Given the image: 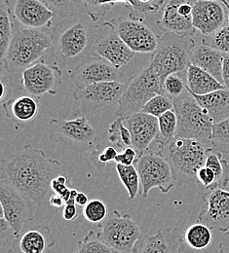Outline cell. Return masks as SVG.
Returning a JSON list of instances; mask_svg holds the SVG:
<instances>
[{"mask_svg": "<svg viewBox=\"0 0 229 253\" xmlns=\"http://www.w3.org/2000/svg\"><path fill=\"white\" fill-rule=\"evenodd\" d=\"M186 72L171 74L164 80L162 85V94L169 96L174 101L186 95L187 84H186Z\"/></svg>", "mask_w": 229, "mask_h": 253, "instance_id": "35", "label": "cell"}, {"mask_svg": "<svg viewBox=\"0 0 229 253\" xmlns=\"http://www.w3.org/2000/svg\"><path fill=\"white\" fill-rule=\"evenodd\" d=\"M13 37V22L8 2L0 0V63L7 55Z\"/></svg>", "mask_w": 229, "mask_h": 253, "instance_id": "29", "label": "cell"}, {"mask_svg": "<svg viewBox=\"0 0 229 253\" xmlns=\"http://www.w3.org/2000/svg\"><path fill=\"white\" fill-rule=\"evenodd\" d=\"M203 201L206 209L199 214L198 222L212 230L229 232V191L223 188L209 190Z\"/></svg>", "mask_w": 229, "mask_h": 253, "instance_id": "18", "label": "cell"}, {"mask_svg": "<svg viewBox=\"0 0 229 253\" xmlns=\"http://www.w3.org/2000/svg\"><path fill=\"white\" fill-rule=\"evenodd\" d=\"M219 248H220V253H229V232L224 234Z\"/></svg>", "mask_w": 229, "mask_h": 253, "instance_id": "51", "label": "cell"}, {"mask_svg": "<svg viewBox=\"0 0 229 253\" xmlns=\"http://www.w3.org/2000/svg\"><path fill=\"white\" fill-rule=\"evenodd\" d=\"M223 80L224 85L229 90V54H225L224 68H223Z\"/></svg>", "mask_w": 229, "mask_h": 253, "instance_id": "49", "label": "cell"}, {"mask_svg": "<svg viewBox=\"0 0 229 253\" xmlns=\"http://www.w3.org/2000/svg\"><path fill=\"white\" fill-rule=\"evenodd\" d=\"M116 171L120 181L129 195L130 201L136 199L139 195V192L141 194L140 178L135 165L128 167L116 165Z\"/></svg>", "mask_w": 229, "mask_h": 253, "instance_id": "31", "label": "cell"}, {"mask_svg": "<svg viewBox=\"0 0 229 253\" xmlns=\"http://www.w3.org/2000/svg\"><path fill=\"white\" fill-rule=\"evenodd\" d=\"M137 159V154L135 151L133 147H126L124 150L120 151L115 159L114 163L116 165H121V166H134Z\"/></svg>", "mask_w": 229, "mask_h": 253, "instance_id": "46", "label": "cell"}, {"mask_svg": "<svg viewBox=\"0 0 229 253\" xmlns=\"http://www.w3.org/2000/svg\"><path fill=\"white\" fill-rule=\"evenodd\" d=\"M70 79L76 89H81L98 83L122 82L124 74L111 63L92 56L70 72Z\"/></svg>", "mask_w": 229, "mask_h": 253, "instance_id": "17", "label": "cell"}, {"mask_svg": "<svg viewBox=\"0 0 229 253\" xmlns=\"http://www.w3.org/2000/svg\"><path fill=\"white\" fill-rule=\"evenodd\" d=\"M75 253H118L107 244H105L94 230H90L88 234L77 243V251Z\"/></svg>", "mask_w": 229, "mask_h": 253, "instance_id": "36", "label": "cell"}, {"mask_svg": "<svg viewBox=\"0 0 229 253\" xmlns=\"http://www.w3.org/2000/svg\"><path fill=\"white\" fill-rule=\"evenodd\" d=\"M49 205L56 209H64L66 204L65 200L61 196L54 194L49 201Z\"/></svg>", "mask_w": 229, "mask_h": 253, "instance_id": "50", "label": "cell"}, {"mask_svg": "<svg viewBox=\"0 0 229 253\" xmlns=\"http://www.w3.org/2000/svg\"><path fill=\"white\" fill-rule=\"evenodd\" d=\"M55 246L56 242L48 225L25 226L14 238L9 251L12 253H52Z\"/></svg>", "mask_w": 229, "mask_h": 253, "instance_id": "20", "label": "cell"}, {"mask_svg": "<svg viewBox=\"0 0 229 253\" xmlns=\"http://www.w3.org/2000/svg\"><path fill=\"white\" fill-rule=\"evenodd\" d=\"M159 133L155 139L159 145L171 141L177 136L178 129V118L175 110H170L158 118Z\"/></svg>", "mask_w": 229, "mask_h": 253, "instance_id": "37", "label": "cell"}, {"mask_svg": "<svg viewBox=\"0 0 229 253\" xmlns=\"http://www.w3.org/2000/svg\"><path fill=\"white\" fill-rule=\"evenodd\" d=\"M179 4L180 0H171L166 3L161 19L157 22V27L164 33L194 34L192 17L182 16L178 11Z\"/></svg>", "mask_w": 229, "mask_h": 253, "instance_id": "24", "label": "cell"}, {"mask_svg": "<svg viewBox=\"0 0 229 253\" xmlns=\"http://www.w3.org/2000/svg\"><path fill=\"white\" fill-rule=\"evenodd\" d=\"M64 72L57 63L48 64L44 58L22 72L21 86L37 100L43 95H56L63 84Z\"/></svg>", "mask_w": 229, "mask_h": 253, "instance_id": "13", "label": "cell"}, {"mask_svg": "<svg viewBox=\"0 0 229 253\" xmlns=\"http://www.w3.org/2000/svg\"><path fill=\"white\" fill-rule=\"evenodd\" d=\"M124 124L131 133L132 147L138 158L147 151L150 143L158 136V118L138 112L125 118Z\"/></svg>", "mask_w": 229, "mask_h": 253, "instance_id": "22", "label": "cell"}, {"mask_svg": "<svg viewBox=\"0 0 229 253\" xmlns=\"http://www.w3.org/2000/svg\"><path fill=\"white\" fill-rule=\"evenodd\" d=\"M164 0H148V1H125V6L138 14H155L163 11L166 5Z\"/></svg>", "mask_w": 229, "mask_h": 253, "instance_id": "43", "label": "cell"}, {"mask_svg": "<svg viewBox=\"0 0 229 253\" xmlns=\"http://www.w3.org/2000/svg\"><path fill=\"white\" fill-rule=\"evenodd\" d=\"M98 227L99 238L118 253H132L135 245L143 237L132 215L121 214L117 211H113Z\"/></svg>", "mask_w": 229, "mask_h": 253, "instance_id": "10", "label": "cell"}, {"mask_svg": "<svg viewBox=\"0 0 229 253\" xmlns=\"http://www.w3.org/2000/svg\"><path fill=\"white\" fill-rule=\"evenodd\" d=\"M78 216L76 205H66L63 209V217L66 221H74Z\"/></svg>", "mask_w": 229, "mask_h": 253, "instance_id": "47", "label": "cell"}, {"mask_svg": "<svg viewBox=\"0 0 229 253\" xmlns=\"http://www.w3.org/2000/svg\"><path fill=\"white\" fill-rule=\"evenodd\" d=\"M109 22L134 53L153 54L156 51L159 37L141 17L131 13L128 18L120 17Z\"/></svg>", "mask_w": 229, "mask_h": 253, "instance_id": "14", "label": "cell"}, {"mask_svg": "<svg viewBox=\"0 0 229 253\" xmlns=\"http://www.w3.org/2000/svg\"><path fill=\"white\" fill-rule=\"evenodd\" d=\"M187 92L197 95L211 94L226 89L225 85L219 82L214 76L196 65L190 64L186 72Z\"/></svg>", "mask_w": 229, "mask_h": 253, "instance_id": "27", "label": "cell"}, {"mask_svg": "<svg viewBox=\"0 0 229 253\" xmlns=\"http://www.w3.org/2000/svg\"><path fill=\"white\" fill-rule=\"evenodd\" d=\"M124 120L125 118H117L108 128V141L120 151L132 147L131 133L125 126Z\"/></svg>", "mask_w": 229, "mask_h": 253, "instance_id": "34", "label": "cell"}, {"mask_svg": "<svg viewBox=\"0 0 229 253\" xmlns=\"http://www.w3.org/2000/svg\"><path fill=\"white\" fill-rule=\"evenodd\" d=\"M207 150L197 140L176 136L159 145L158 152L168 161L177 184L183 185L196 179L197 171L205 166Z\"/></svg>", "mask_w": 229, "mask_h": 253, "instance_id": "4", "label": "cell"}, {"mask_svg": "<svg viewBox=\"0 0 229 253\" xmlns=\"http://www.w3.org/2000/svg\"><path fill=\"white\" fill-rule=\"evenodd\" d=\"M127 82H104L75 89L73 98L78 106L73 112V117L80 118L95 114L118 102L125 92Z\"/></svg>", "mask_w": 229, "mask_h": 253, "instance_id": "9", "label": "cell"}, {"mask_svg": "<svg viewBox=\"0 0 229 253\" xmlns=\"http://www.w3.org/2000/svg\"><path fill=\"white\" fill-rule=\"evenodd\" d=\"M119 4L125 5V1H107V2L95 1V0L83 1L84 11L94 23H96L100 18L106 15L113 6L119 5Z\"/></svg>", "mask_w": 229, "mask_h": 253, "instance_id": "41", "label": "cell"}, {"mask_svg": "<svg viewBox=\"0 0 229 253\" xmlns=\"http://www.w3.org/2000/svg\"><path fill=\"white\" fill-rule=\"evenodd\" d=\"M62 163L50 158L40 148L27 144L1 161V178L38 206L49 205L54 192L51 183L60 175Z\"/></svg>", "mask_w": 229, "mask_h": 253, "instance_id": "1", "label": "cell"}, {"mask_svg": "<svg viewBox=\"0 0 229 253\" xmlns=\"http://www.w3.org/2000/svg\"><path fill=\"white\" fill-rule=\"evenodd\" d=\"M135 167L139 174L143 198L148 196L151 189L158 188L167 194L177 185L168 161L158 151L147 150L137 159Z\"/></svg>", "mask_w": 229, "mask_h": 253, "instance_id": "11", "label": "cell"}, {"mask_svg": "<svg viewBox=\"0 0 229 253\" xmlns=\"http://www.w3.org/2000/svg\"><path fill=\"white\" fill-rule=\"evenodd\" d=\"M0 219L9 223L16 238L25 225L33 221L37 206L16 189L7 179L0 178Z\"/></svg>", "mask_w": 229, "mask_h": 253, "instance_id": "12", "label": "cell"}, {"mask_svg": "<svg viewBox=\"0 0 229 253\" xmlns=\"http://www.w3.org/2000/svg\"><path fill=\"white\" fill-rule=\"evenodd\" d=\"M98 26L85 13L59 22L53 29L52 53L56 63L69 71L74 70L93 55Z\"/></svg>", "mask_w": 229, "mask_h": 253, "instance_id": "2", "label": "cell"}, {"mask_svg": "<svg viewBox=\"0 0 229 253\" xmlns=\"http://www.w3.org/2000/svg\"><path fill=\"white\" fill-rule=\"evenodd\" d=\"M174 110L178 118L177 136L194 139L212 148L214 122L197 103L195 98L187 93L174 101Z\"/></svg>", "mask_w": 229, "mask_h": 253, "instance_id": "7", "label": "cell"}, {"mask_svg": "<svg viewBox=\"0 0 229 253\" xmlns=\"http://www.w3.org/2000/svg\"><path fill=\"white\" fill-rule=\"evenodd\" d=\"M2 104L6 117L14 123L18 130L19 126L23 128L26 124L35 119L39 111L38 100L31 95L12 97Z\"/></svg>", "mask_w": 229, "mask_h": 253, "instance_id": "23", "label": "cell"}, {"mask_svg": "<svg viewBox=\"0 0 229 253\" xmlns=\"http://www.w3.org/2000/svg\"><path fill=\"white\" fill-rule=\"evenodd\" d=\"M13 22V37L1 67L14 74L43 59L44 53L53 47V30H32Z\"/></svg>", "mask_w": 229, "mask_h": 253, "instance_id": "3", "label": "cell"}, {"mask_svg": "<svg viewBox=\"0 0 229 253\" xmlns=\"http://www.w3.org/2000/svg\"><path fill=\"white\" fill-rule=\"evenodd\" d=\"M52 141L75 152H87L94 148L97 131L86 117L72 120L51 118L48 125Z\"/></svg>", "mask_w": 229, "mask_h": 253, "instance_id": "8", "label": "cell"}, {"mask_svg": "<svg viewBox=\"0 0 229 253\" xmlns=\"http://www.w3.org/2000/svg\"><path fill=\"white\" fill-rule=\"evenodd\" d=\"M89 201L90 200H89L87 194H85L83 192H78V194L76 196V199H75V205L84 208L89 203Z\"/></svg>", "mask_w": 229, "mask_h": 253, "instance_id": "52", "label": "cell"}, {"mask_svg": "<svg viewBox=\"0 0 229 253\" xmlns=\"http://www.w3.org/2000/svg\"><path fill=\"white\" fill-rule=\"evenodd\" d=\"M194 34L164 33L159 37L158 47L151 54L149 65L158 73L162 83L171 74L187 71L196 47Z\"/></svg>", "mask_w": 229, "mask_h": 253, "instance_id": "5", "label": "cell"}, {"mask_svg": "<svg viewBox=\"0 0 229 253\" xmlns=\"http://www.w3.org/2000/svg\"><path fill=\"white\" fill-rule=\"evenodd\" d=\"M205 166L211 169L216 174V183L213 189H224L228 186L229 182V162L222 153L213 148H208Z\"/></svg>", "mask_w": 229, "mask_h": 253, "instance_id": "28", "label": "cell"}, {"mask_svg": "<svg viewBox=\"0 0 229 253\" xmlns=\"http://www.w3.org/2000/svg\"><path fill=\"white\" fill-rule=\"evenodd\" d=\"M44 2L48 6V8L56 15V24L75 16L80 12L81 9H83V1L44 0Z\"/></svg>", "mask_w": 229, "mask_h": 253, "instance_id": "33", "label": "cell"}, {"mask_svg": "<svg viewBox=\"0 0 229 253\" xmlns=\"http://www.w3.org/2000/svg\"><path fill=\"white\" fill-rule=\"evenodd\" d=\"M70 183L71 180L66 174H60L59 176L54 178L51 183V188L53 190L54 194L61 196L65 200L66 204L70 199V193L72 189L69 188Z\"/></svg>", "mask_w": 229, "mask_h": 253, "instance_id": "44", "label": "cell"}, {"mask_svg": "<svg viewBox=\"0 0 229 253\" xmlns=\"http://www.w3.org/2000/svg\"><path fill=\"white\" fill-rule=\"evenodd\" d=\"M83 216L87 221L100 224L107 218L108 210L106 205L98 199L90 200L83 208Z\"/></svg>", "mask_w": 229, "mask_h": 253, "instance_id": "42", "label": "cell"}, {"mask_svg": "<svg viewBox=\"0 0 229 253\" xmlns=\"http://www.w3.org/2000/svg\"><path fill=\"white\" fill-rule=\"evenodd\" d=\"M13 84L12 82L10 81V78L8 77H5V76H2L1 77V88H2V93H1V97H0V100L3 102L6 101V97H8V95L11 91V88H12Z\"/></svg>", "mask_w": 229, "mask_h": 253, "instance_id": "48", "label": "cell"}, {"mask_svg": "<svg viewBox=\"0 0 229 253\" xmlns=\"http://www.w3.org/2000/svg\"><path fill=\"white\" fill-rule=\"evenodd\" d=\"M184 234L178 227L159 229L154 235L143 236L135 245L132 253H183Z\"/></svg>", "mask_w": 229, "mask_h": 253, "instance_id": "19", "label": "cell"}, {"mask_svg": "<svg viewBox=\"0 0 229 253\" xmlns=\"http://www.w3.org/2000/svg\"><path fill=\"white\" fill-rule=\"evenodd\" d=\"M223 3L225 4V6H226V8H227V10H228V13H229V5L227 3V1H223Z\"/></svg>", "mask_w": 229, "mask_h": 253, "instance_id": "53", "label": "cell"}, {"mask_svg": "<svg viewBox=\"0 0 229 253\" xmlns=\"http://www.w3.org/2000/svg\"><path fill=\"white\" fill-rule=\"evenodd\" d=\"M175 107L174 100L165 95H157L152 97L143 107L141 112L159 118L166 112L173 110Z\"/></svg>", "mask_w": 229, "mask_h": 253, "instance_id": "40", "label": "cell"}, {"mask_svg": "<svg viewBox=\"0 0 229 253\" xmlns=\"http://www.w3.org/2000/svg\"><path fill=\"white\" fill-rule=\"evenodd\" d=\"M224 60L225 54L204 44L196 45L191 55V64L207 71L223 85Z\"/></svg>", "mask_w": 229, "mask_h": 253, "instance_id": "26", "label": "cell"}, {"mask_svg": "<svg viewBox=\"0 0 229 253\" xmlns=\"http://www.w3.org/2000/svg\"><path fill=\"white\" fill-rule=\"evenodd\" d=\"M212 148L223 155H229V118L213 126Z\"/></svg>", "mask_w": 229, "mask_h": 253, "instance_id": "38", "label": "cell"}, {"mask_svg": "<svg viewBox=\"0 0 229 253\" xmlns=\"http://www.w3.org/2000/svg\"><path fill=\"white\" fill-rule=\"evenodd\" d=\"M223 1L198 0L194 2L192 24L195 31L208 36L225 27L229 22Z\"/></svg>", "mask_w": 229, "mask_h": 253, "instance_id": "21", "label": "cell"}, {"mask_svg": "<svg viewBox=\"0 0 229 253\" xmlns=\"http://www.w3.org/2000/svg\"><path fill=\"white\" fill-rule=\"evenodd\" d=\"M227 3H228V4H229V0H228V1H227Z\"/></svg>", "mask_w": 229, "mask_h": 253, "instance_id": "56", "label": "cell"}, {"mask_svg": "<svg viewBox=\"0 0 229 253\" xmlns=\"http://www.w3.org/2000/svg\"><path fill=\"white\" fill-rule=\"evenodd\" d=\"M11 253V252H10V251H8V252H7V253Z\"/></svg>", "mask_w": 229, "mask_h": 253, "instance_id": "55", "label": "cell"}, {"mask_svg": "<svg viewBox=\"0 0 229 253\" xmlns=\"http://www.w3.org/2000/svg\"><path fill=\"white\" fill-rule=\"evenodd\" d=\"M196 180L207 189H213L216 183V174L211 169L204 166L197 171Z\"/></svg>", "mask_w": 229, "mask_h": 253, "instance_id": "45", "label": "cell"}, {"mask_svg": "<svg viewBox=\"0 0 229 253\" xmlns=\"http://www.w3.org/2000/svg\"><path fill=\"white\" fill-rule=\"evenodd\" d=\"M11 18L21 26L32 30H53L56 15L44 1L15 0L7 1Z\"/></svg>", "mask_w": 229, "mask_h": 253, "instance_id": "16", "label": "cell"}, {"mask_svg": "<svg viewBox=\"0 0 229 253\" xmlns=\"http://www.w3.org/2000/svg\"><path fill=\"white\" fill-rule=\"evenodd\" d=\"M92 56L100 58L120 69L131 62L135 53L120 38L110 22H106L98 26Z\"/></svg>", "mask_w": 229, "mask_h": 253, "instance_id": "15", "label": "cell"}, {"mask_svg": "<svg viewBox=\"0 0 229 253\" xmlns=\"http://www.w3.org/2000/svg\"><path fill=\"white\" fill-rule=\"evenodd\" d=\"M118 150L109 141L98 143L90 153V162L99 172L104 171L110 162H114L118 155Z\"/></svg>", "mask_w": 229, "mask_h": 253, "instance_id": "32", "label": "cell"}, {"mask_svg": "<svg viewBox=\"0 0 229 253\" xmlns=\"http://www.w3.org/2000/svg\"><path fill=\"white\" fill-rule=\"evenodd\" d=\"M224 157L227 159V160H228V161L229 162V155H224Z\"/></svg>", "mask_w": 229, "mask_h": 253, "instance_id": "54", "label": "cell"}, {"mask_svg": "<svg viewBox=\"0 0 229 253\" xmlns=\"http://www.w3.org/2000/svg\"><path fill=\"white\" fill-rule=\"evenodd\" d=\"M162 85L158 73L149 64L134 75L127 81L126 90L117 102V118H127L141 112L152 97L162 94Z\"/></svg>", "mask_w": 229, "mask_h": 253, "instance_id": "6", "label": "cell"}, {"mask_svg": "<svg viewBox=\"0 0 229 253\" xmlns=\"http://www.w3.org/2000/svg\"><path fill=\"white\" fill-rule=\"evenodd\" d=\"M192 95L197 103L203 108L215 124L225 121L229 118V90L223 89L211 94L197 95L189 93Z\"/></svg>", "mask_w": 229, "mask_h": 253, "instance_id": "25", "label": "cell"}, {"mask_svg": "<svg viewBox=\"0 0 229 253\" xmlns=\"http://www.w3.org/2000/svg\"><path fill=\"white\" fill-rule=\"evenodd\" d=\"M202 44L223 54H229V25H226L211 35L203 36Z\"/></svg>", "mask_w": 229, "mask_h": 253, "instance_id": "39", "label": "cell"}, {"mask_svg": "<svg viewBox=\"0 0 229 253\" xmlns=\"http://www.w3.org/2000/svg\"><path fill=\"white\" fill-rule=\"evenodd\" d=\"M184 241L185 244L193 250H204L209 247L213 241L212 229L203 223H194L185 230Z\"/></svg>", "mask_w": 229, "mask_h": 253, "instance_id": "30", "label": "cell"}]
</instances>
